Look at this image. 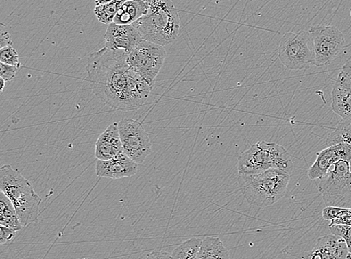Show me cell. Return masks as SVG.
<instances>
[{
  "mask_svg": "<svg viewBox=\"0 0 351 259\" xmlns=\"http://www.w3.org/2000/svg\"><path fill=\"white\" fill-rule=\"evenodd\" d=\"M128 58L124 51L105 47L89 56L86 66L97 98L110 108L124 112L140 109L153 90L130 68Z\"/></svg>",
  "mask_w": 351,
  "mask_h": 259,
  "instance_id": "1",
  "label": "cell"
},
{
  "mask_svg": "<svg viewBox=\"0 0 351 259\" xmlns=\"http://www.w3.org/2000/svg\"><path fill=\"white\" fill-rule=\"evenodd\" d=\"M145 14L132 25L147 42L162 47L173 43L179 36L181 20L171 0H143Z\"/></svg>",
  "mask_w": 351,
  "mask_h": 259,
  "instance_id": "2",
  "label": "cell"
},
{
  "mask_svg": "<svg viewBox=\"0 0 351 259\" xmlns=\"http://www.w3.org/2000/svg\"><path fill=\"white\" fill-rule=\"evenodd\" d=\"M290 175L282 170L272 169L258 174L239 173L238 182L242 195L249 204L267 208L285 196Z\"/></svg>",
  "mask_w": 351,
  "mask_h": 259,
  "instance_id": "3",
  "label": "cell"
},
{
  "mask_svg": "<svg viewBox=\"0 0 351 259\" xmlns=\"http://www.w3.org/2000/svg\"><path fill=\"white\" fill-rule=\"evenodd\" d=\"M0 190L12 201L23 227L38 223L42 198L19 170L10 164L0 169Z\"/></svg>",
  "mask_w": 351,
  "mask_h": 259,
  "instance_id": "4",
  "label": "cell"
},
{
  "mask_svg": "<svg viewBox=\"0 0 351 259\" xmlns=\"http://www.w3.org/2000/svg\"><path fill=\"white\" fill-rule=\"evenodd\" d=\"M280 169L292 174L293 164L289 153L281 145L261 141L241 153L239 158L240 174L252 175L269 169Z\"/></svg>",
  "mask_w": 351,
  "mask_h": 259,
  "instance_id": "5",
  "label": "cell"
},
{
  "mask_svg": "<svg viewBox=\"0 0 351 259\" xmlns=\"http://www.w3.org/2000/svg\"><path fill=\"white\" fill-rule=\"evenodd\" d=\"M326 206L351 208V160L335 164L318 185Z\"/></svg>",
  "mask_w": 351,
  "mask_h": 259,
  "instance_id": "6",
  "label": "cell"
},
{
  "mask_svg": "<svg viewBox=\"0 0 351 259\" xmlns=\"http://www.w3.org/2000/svg\"><path fill=\"white\" fill-rule=\"evenodd\" d=\"M279 59L289 70L308 69L315 64L311 35L308 31L287 32L281 38L278 48Z\"/></svg>",
  "mask_w": 351,
  "mask_h": 259,
  "instance_id": "7",
  "label": "cell"
},
{
  "mask_svg": "<svg viewBox=\"0 0 351 259\" xmlns=\"http://www.w3.org/2000/svg\"><path fill=\"white\" fill-rule=\"evenodd\" d=\"M166 56L165 47L143 40L128 54V62L130 68L153 88Z\"/></svg>",
  "mask_w": 351,
  "mask_h": 259,
  "instance_id": "8",
  "label": "cell"
},
{
  "mask_svg": "<svg viewBox=\"0 0 351 259\" xmlns=\"http://www.w3.org/2000/svg\"><path fill=\"white\" fill-rule=\"evenodd\" d=\"M118 126L124 153L137 164H142L152 153L149 134L138 120L126 118Z\"/></svg>",
  "mask_w": 351,
  "mask_h": 259,
  "instance_id": "9",
  "label": "cell"
},
{
  "mask_svg": "<svg viewBox=\"0 0 351 259\" xmlns=\"http://www.w3.org/2000/svg\"><path fill=\"white\" fill-rule=\"evenodd\" d=\"M308 32L313 39L315 66H329L345 47L344 34L333 26L313 27Z\"/></svg>",
  "mask_w": 351,
  "mask_h": 259,
  "instance_id": "10",
  "label": "cell"
},
{
  "mask_svg": "<svg viewBox=\"0 0 351 259\" xmlns=\"http://www.w3.org/2000/svg\"><path fill=\"white\" fill-rule=\"evenodd\" d=\"M137 29L132 25H119L115 23L109 24L104 34L105 47L112 50L132 53L142 42Z\"/></svg>",
  "mask_w": 351,
  "mask_h": 259,
  "instance_id": "11",
  "label": "cell"
},
{
  "mask_svg": "<svg viewBox=\"0 0 351 259\" xmlns=\"http://www.w3.org/2000/svg\"><path fill=\"white\" fill-rule=\"evenodd\" d=\"M341 160H351V149L345 143L331 145L318 152L315 163L308 170L309 180H322L331 167Z\"/></svg>",
  "mask_w": 351,
  "mask_h": 259,
  "instance_id": "12",
  "label": "cell"
},
{
  "mask_svg": "<svg viewBox=\"0 0 351 259\" xmlns=\"http://www.w3.org/2000/svg\"><path fill=\"white\" fill-rule=\"evenodd\" d=\"M138 165L123 152L110 160H97L95 171L97 176L100 177L120 180L135 175L138 172Z\"/></svg>",
  "mask_w": 351,
  "mask_h": 259,
  "instance_id": "13",
  "label": "cell"
},
{
  "mask_svg": "<svg viewBox=\"0 0 351 259\" xmlns=\"http://www.w3.org/2000/svg\"><path fill=\"white\" fill-rule=\"evenodd\" d=\"M348 254L346 241L332 234L318 238L314 248L302 259H346Z\"/></svg>",
  "mask_w": 351,
  "mask_h": 259,
  "instance_id": "14",
  "label": "cell"
},
{
  "mask_svg": "<svg viewBox=\"0 0 351 259\" xmlns=\"http://www.w3.org/2000/svg\"><path fill=\"white\" fill-rule=\"evenodd\" d=\"M331 97L333 112L341 119H351V78L342 71L335 82Z\"/></svg>",
  "mask_w": 351,
  "mask_h": 259,
  "instance_id": "15",
  "label": "cell"
},
{
  "mask_svg": "<svg viewBox=\"0 0 351 259\" xmlns=\"http://www.w3.org/2000/svg\"><path fill=\"white\" fill-rule=\"evenodd\" d=\"M123 152L118 123H112L97 140L95 156L97 160H108L120 156Z\"/></svg>",
  "mask_w": 351,
  "mask_h": 259,
  "instance_id": "16",
  "label": "cell"
},
{
  "mask_svg": "<svg viewBox=\"0 0 351 259\" xmlns=\"http://www.w3.org/2000/svg\"><path fill=\"white\" fill-rule=\"evenodd\" d=\"M145 14L143 0H127L121 6L113 23L119 25H132Z\"/></svg>",
  "mask_w": 351,
  "mask_h": 259,
  "instance_id": "17",
  "label": "cell"
},
{
  "mask_svg": "<svg viewBox=\"0 0 351 259\" xmlns=\"http://www.w3.org/2000/svg\"><path fill=\"white\" fill-rule=\"evenodd\" d=\"M198 259H230V253L219 238L207 237L202 241Z\"/></svg>",
  "mask_w": 351,
  "mask_h": 259,
  "instance_id": "18",
  "label": "cell"
},
{
  "mask_svg": "<svg viewBox=\"0 0 351 259\" xmlns=\"http://www.w3.org/2000/svg\"><path fill=\"white\" fill-rule=\"evenodd\" d=\"M0 225L16 232L23 228L12 201L2 192L0 193Z\"/></svg>",
  "mask_w": 351,
  "mask_h": 259,
  "instance_id": "19",
  "label": "cell"
},
{
  "mask_svg": "<svg viewBox=\"0 0 351 259\" xmlns=\"http://www.w3.org/2000/svg\"><path fill=\"white\" fill-rule=\"evenodd\" d=\"M322 217L325 221H330V227L336 225L351 226L350 208L326 206L322 210Z\"/></svg>",
  "mask_w": 351,
  "mask_h": 259,
  "instance_id": "20",
  "label": "cell"
},
{
  "mask_svg": "<svg viewBox=\"0 0 351 259\" xmlns=\"http://www.w3.org/2000/svg\"><path fill=\"white\" fill-rule=\"evenodd\" d=\"M345 143L351 149V119H341L326 139L328 147Z\"/></svg>",
  "mask_w": 351,
  "mask_h": 259,
  "instance_id": "21",
  "label": "cell"
},
{
  "mask_svg": "<svg viewBox=\"0 0 351 259\" xmlns=\"http://www.w3.org/2000/svg\"><path fill=\"white\" fill-rule=\"evenodd\" d=\"M202 241L197 238L184 241L173 250L171 259H198Z\"/></svg>",
  "mask_w": 351,
  "mask_h": 259,
  "instance_id": "22",
  "label": "cell"
},
{
  "mask_svg": "<svg viewBox=\"0 0 351 259\" xmlns=\"http://www.w3.org/2000/svg\"><path fill=\"white\" fill-rule=\"evenodd\" d=\"M127 0H113L108 4L96 5L94 12L97 20L109 25V24L113 23L121 6Z\"/></svg>",
  "mask_w": 351,
  "mask_h": 259,
  "instance_id": "23",
  "label": "cell"
},
{
  "mask_svg": "<svg viewBox=\"0 0 351 259\" xmlns=\"http://www.w3.org/2000/svg\"><path fill=\"white\" fill-rule=\"evenodd\" d=\"M0 62L9 66L21 67L19 53L12 45L5 47L0 50Z\"/></svg>",
  "mask_w": 351,
  "mask_h": 259,
  "instance_id": "24",
  "label": "cell"
},
{
  "mask_svg": "<svg viewBox=\"0 0 351 259\" xmlns=\"http://www.w3.org/2000/svg\"><path fill=\"white\" fill-rule=\"evenodd\" d=\"M330 230L334 236H339L346 241L348 253L351 254V226L336 225L331 226Z\"/></svg>",
  "mask_w": 351,
  "mask_h": 259,
  "instance_id": "25",
  "label": "cell"
},
{
  "mask_svg": "<svg viewBox=\"0 0 351 259\" xmlns=\"http://www.w3.org/2000/svg\"><path fill=\"white\" fill-rule=\"evenodd\" d=\"M19 70L20 67L9 66V64L0 62V77L6 82L12 81L18 74Z\"/></svg>",
  "mask_w": 351,
  "mask_h": 259,
  "instance_id": "26",
  "label": "cell"
},
{
  "mask_svg": "<svg viewBox=\"0 0 351 259\" xmlns=\"http://www.w3.org/2000/svg\"><path fill=\"white\" fill-rule=\"evenodd\" d=\"M12 45V36L3 23L0 24V48Z\"/></svg>",
  "mask_w": 351,
  "mask_h": 259,
  "instance_id": "27",
  "label": "cell"
},
{
  "mask_svg": "<svg viewBox=\"0 0 351 259\" xmlns=\"http://www.w3.org/2000/svg\"><path fill=\"white\" fill-rule=\"evenodd\" d=\"M16 231L3 225L0 226V244L5 245V243L13 240Z\"/></svg>",
  "mask_w": 351,
  "mask_h": 259,
  "instance_id": "28",
  "label": "cell"
},
{
  "mask_svg": "<svg viewBox=\"0 0 351 259\" xmlns=\"http://www.w3.org/2000/svg\"><path fill=\"white\" fill-rule=\"evenodd\" d=\"M145 259H171V256L162 251H154L147 256Z\"/></svg>",
  "mask_w": 351,
  "mask_h": 259,
  "instance_id": "29",
  "label": "cell"
},
{
  "mask_svg": "<svg viewBox=\"0 0 351 259\" xmlns=\"http://www.w3.org/2000/svg\"><path fill=\"white\" fill-rule=\"evenodd\" d=\"M341 71L345 72L351 78V59L348 60L342 67Z\"/></svg>",
  "mask_w": 351,
  "mask_h": 259,
  "instance_id": "30",
  "label": "cell"
},
{
  "mask_svg": "<svg viewBox=\"0 0 351 259\" xmlns=\"http://www.w3.org/2000/svg\"><path fill=\"white\" fill-rule=\"evenodd\" d=\"M113 0H95V5H100L111 3Z\"/></svg>",
  "mask_w": 351,
  "mask_h": 259,
  "instance_id": "31",
  "label": "cell"
},
{
  "mask_svg": "<svg viewBox=\"0 0 351 259\" xmlns=\"http://www.w3.org/2000/svg\"><path fill=\"white\" fill-rule=\"evenodd\" d=\"M5 82L6 81H5L3 78H0V84H1V87H0V92L1 93H3L4 90Z\"/></svg>",
  "mask_w": 351,
  "mask_h": 259,
  "instance_id": "32",
  "label": "cell"
},
{
  "mask_svg": "<svg viewBox=\"0 0 351 259\" xmlns=\"http://www.w3.org/2000/svg\"><path fill=\"white\" fill-rule=\"evenodd\" d=\"M346 259H351V254L350 253L348 254Z\"/></svg>",
  "mask_w": 351,
  "mask_h": 259,
  "instance_id": "33",
  "label": "cell"
}]
</instances>
